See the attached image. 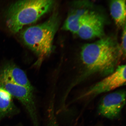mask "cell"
I'll use <instances>...</instances> for the list:
<instances>
[{
	"label": "cell",
	"mask_w": 126,
	"mask_h": 126,
	"mask_svg": "<svg viewBox=\"0 0 126 126\" xmlns=\"http://www.w3.org/2000/svg\"><path fill=\"white\" fill-rule=\"evenodd\" d=\"M126 25L123 28L122 38V43L120 46L122 55L124 57L126 56Z\"/></svg>",
	"instance_id": "4fadbf2b"
},
{
	"label": "cell",
	"mask_w": 126,
	"mask_h": 126,
	"mask_svg": "<svg viewBox=\"0 0 126 126\" xmlns=\"http://www.w3.org/2000/svg\"><path fill=\"white\" fill-rule=\"evenodd\" d=\"M13 97L0 86V122L4 118L17 114L20 110L15 105Z\"/></svg>",
	"instance_id": "30bf717a"
},
{
	"label": "cell",
	"mask_w": 126,
	"mask_h": 126,
	"mask_svg": "<svg viewBox=\"0 0 126 126\" xmlns=\"http://www.w3.org/2000/svg\"><path fill=\"white\" fill-rule=\"evenodd\" d=\"M110 14L117 26L126 25V2L125 0H114L110 2Z\"/></svg>",
	"instance_id": "8fae6325"
},
{
	"label": "cell",
	"mask_w": 126,
	"mask_h": 126,
	"mask_svg": "<svg viewBox=\"0 0 126 126\" xmlns=\"http://www.w3.org/2000/svg\"><path fill=\"white\" fill-rule=\"evenodd\" d=\"M126 103V91L120 90L105 96L99 105L98 111L102 115L113 119L119 116Z\"/></svg>",
	"instance_id": "52a82bcc"
},
{
	"label": "cell",
	"mask_w": 126,
	"mask_h": 126,
	"mask_svg": "<svg viewBox=\"0 0 126 126\" xmlns=\"http://www.w3.org/2000/svg\"><path fill=\"white\" fill-rule=\"evenodd\" d=\"M59 23V15L55 12L45 22L30 27L21 32L20 35L24 43L39 58L38 64L51 53Z\"/></svg>",
	"instance_id": "3957f363"
},
{
	"label": "cell",
	"mask_w": 126,
	"mask_h": 126,
	"mask_svg": "<svg viewBox=\"0 0 126 126\" xmlns=\"http://www.w3.org/2000/svg\"><path fill=\"white\" fill-rule=\"evenodd\" d=\"M0 86L18 100L26 110L34 126H39L37 110L34 91L26 87L20 85L0 79Z\"/></svg>",
	"instance_id": "277c9868"
},
{
	"label": "cell",
	"mask_w": 126,
	"mask_h": 126,
	"mask_svg": "<svg viewBox=\"0 0 126 126\" xmlns=\"http://www.w3.org/2000/svg\"><path fill=\"white\" fill-rule=\"evenodd\" d=\"M71 9L63 29L77 34L83 23L95 12L91 3L86 2H75Z\"/></svg>",
	"instance_id": "8992f818"
},
{
	"label": "cell",
	"mask_w": 126,
	"mask_h": 126,
	"mask_svg": "<svg viewBox=\"0 0 126 126\" xmlns=\"http://www.w3.org/2000/svg\"><path fill=\"white\" fill-rule=\"evenodd\" d=\"M121 55L120 46L114 39L109 37L83 46L80 57L88 73L107 76L116 70Z\"/></svg>",
	"instance_id": "6da1fadb"
},
{
	"label": "cell",
	"mask_w": 126,
	"mask_h": 126,
	"mask_svg": "<svg viewBox=\"0 0 126 126\" xmlns=\"http://www.w3.org/2000/svg\"><path fill=\"white\" fill-rule=\"evenodd\" d=\"M105 21L104 17L95 12L83 23L77 34L84 39L102 37L104 34Z\"/></svg>",
	"instance_id": "ba28073f"
},
{
	"label": "cell",
	"mask_w": 126,
	"mask_h": 126,
	"mask_svg": "<svg viewBox=\"0 0 126 126\" xmlns=\"http://www.w3.org/2000/svg\"><path fill=\"white\" fill-rule=\"evenodd\" d=\"M126 65L118 66L114 71L88 90L81 98L94 97L124 86L126 83Z\"/></svg>",
	"instance_id": "5b68a950"
},
{
	"label": "cell",
	"mask_w": 126,
	"mask_h": 126,
	"mask_svg": "<svg viewBox=\"0 0 126 126\" xmlns=\"http://www.w3.org/2000/svg\"><path fill=\"white\" fill-rule=\"evenodd\" d=\"M0 79L26 87L34 91L33 87L26 73L13 62H6L0 66Z\"/></svg>",
	"instance_id": "9c48e42d"
},
{
	"label": "cell",
	"mask_w": 126,
	"mask_h": 126,
	"mask_svg": "<svg viewBox=\"0 0 126 126\" xmlns=\"http://www.w3.org/2000/svg\"><path fill=\"white\" fill-rule=\"evenodd\" d=\"M54 105L50 104L48 110V120L47 126H59L55 117Z\"/></svg>",
	"instance_id": "7c38bea8"
},
{
	"label": "cell",
	"mask_w": 126,
	"mask_h": 126,
	"mask_svg": "<svg viewBox=\"0 0 126 126\" xmlns=\"http://www.w3.org/2000/svg\"><path fill=\"white\" fill-rule=\"evenodd\" d=\"M54 3L50 0H27L13 3L6 12V25L12 33H16L24 26L35 22L49 12Z\"/></svg>",
	"instance_id": "7a4b0ae2"
}]
</instances>
